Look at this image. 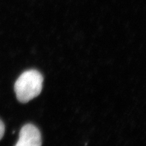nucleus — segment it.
Returning a JSON list of instances; mask_svg holds the SVG:
<instances>
[{
	"instance_id": "1",
	"label": "nucleus",
	"mask_w": 146,
	"mask_h": 146,
	"mask_svg": "<svg viewBox=\"0 0 146 146\" xmlns=\"http://www.w3.org/2000/svg\"><path fill=\"white\" fill-rule=\"evenodd\" d=\"M43 78L38 71H26L18 77L14 85L17 99L27 103L40 94L43 87Z\"/></svg>"
},
{
	"instance_id": "3",
	"label": "nucleus",
	"mask_w": 146,
	"mask_h": 146,
	"mask_svg": "<svg viewBox=\"0 0 146 146\" xmlns=\"http://www.w3.org/2000/svg\"><path fill=\"white\" fill-rule=\"evenodd\" d=\"M4 131H5V127H4V123L0 119V140H1L4 135Z\"/></svg>"
},
{
	"instance_id": "2",
	"label": "nucleus",
	"mask_w": 146,
	"mask_h": 146,
	"mask_svg": "<svg viewBox=\"0 0 146 146\" xmlns=\"http://www.w3.org/2000/svg\"><path fill=\"white\" fill-rule=\"evenodd\" d=\"M15 146H42V136L39 130L31 124L24 125Z\"/></svg>"
}]
</instances>
